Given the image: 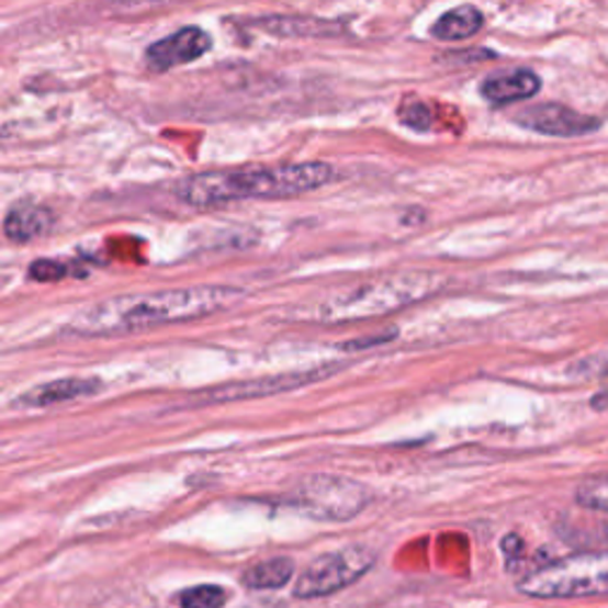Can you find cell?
<instances>
[{"instance_id": "1", "label": "cell", "mask_w": 608, "mask_h": 608, "mask_svg": "<svg viewBox=\"0 0 608 608\" xmlns=\"http://www.w3.org/2000/svg\"><path fill=\"white\" fill-rule=\"evenodd\" d=\"M245 297L240 288L191 285L93 302L71 316L67 333L81 338L124 336L226 312Z\"/></svg>"}, {"instance_id": "2", "label": "cell", "mask_w": 608, "mask_h": 608, "mask_svg": "<svg viewBox=\"0 0 608 608\" xmlns=\"http://www.w3.org/2000/svg\"><path fill=\"white\" fill-rule=\"evenodd\" d=\"M333 181H336V169L326 162L245 167L188 177L177 185V198L188 207L210 210L236 200L295 198Z\"/></svg>"}, {"instance_id": "3", "label": "cell", "mask_w": 608, "mask_h": 608, "mask_svg": "<svg viewBox=\"0 0 608 608\" xmlns=\"http://www.w3.org/2000/svg\"><path fill=\"white\" fill-rule=\"evenodd\" d=\"M444 288V277L432 271H402L390 277L357 283L345 291L330 293L316 307V318L326 324H350L393 314Z\"/></svg>"}, {"instance_id": "4", "label": "cell", "mask_w": 608, "mask_h": 608, "mask_svg": "<svg viewBox=\"0 0 608 608\" xmlns=\"http://www.w3.org/2000/svg\"><path fill=\"white\" fill-rule=\"evenodd\" d=\"M518 589L540 599L608 595V552H585L549 563L526 575Z\"/></svg>"}, {"instance_id": "5", "label": "cell", "mask_w": 608, "mask_h": 608, "mask_svg": "<svg viewBox=\"0 0 608 608\" xmlns=\"http://www.w3.org/2000/svg\"><path fill=\"white\" fill-rule=\"evenodd\" d=\"M371 492L350 477L312 475L293 492V504L318 520H350L367 509Z\"/></svg>"}, {"instance_id": "6", "label": "cell", "mask_w": 608, "mask_h": 608, "mask_svg": "<svg viewBox=\"0 0 608 608\" xmlns=\"http://www.w3.org/2000/svg\"><path fill=\"white\" fill-rule=\"evenodd\" d=\"M373 563H375V554L371 549L357 547V544L318 556L297 581L295 597L314 599V597L333 595V592H338L359 581Z\"/></svg>"}, {"instance_id": "7", "label": "cell", "mask_w": 608, "mask_h": 608, "mask_svg": "<svg viewBox=\"0 0 608 608\" xmlns=\"http://www.w3.org/2000/svg\"><path fill=\"white\" fill-rule=\"evenodd\" d=\"M338 369H340L338 364L336 367H316L309 371L281 373V375H269V379H257V381L230 383V385H219L212 390H202V393L188 399V407H205V404H226V402H243V399L291 393V390H297L302 385L328 379V375L336 373Z\"/></svg>"}, {"instance_id": "8", "label": "cell", "mask_w": 608, "mask_h": 608, "mask_svg": "<svg viewBox=\"0 0 608 608\" xmlns=\"http://www.w3.org/2000/svg\"><path fill=\"white\" fill-rule=\"evenodd\" d=\"M516 122L520 126L530 128L534 134L563 136V138L587 136L601 126V120L589 117V114H581L566 105H556V103H542V105L520 110L516 114Z\"/></svg>"}, {"instance_id": "9", "label": "cell", "mask_w": 608, "mask_h": 608, "mask_svg": "<svg viewBox=\"0 0 608 608\" xmlns=\"http://www.w3.org/2000/svg\"><path fill=\"white\" fill-rule=\"evenodd\" d=\"M212 48V36L200 26H183L171 36L155 41L146 50V63L155 71H167L198 60Z\"/></svg>"}, {"instance_id": "10", "label": "cell", "mask_w": 608, "mask_h": 608, "mask_svg": "<svg viewBox=\"0 0 608 608\" xmlns=\"http://www.w3.org/2000/svg\"><path fill=\"white\" fill-rule=\"evenodd\" d=\"M542 89L540 77L534 75L532 69H509V71H497V75H489L481 83V93L487 103L495 105H509L518 103V100H528Z\"/></svg>"}, {"instance_id": "11", "label": "cell", "mask_w": 608, "mask_h": 608, "mask_svg": "<svg viewBox=\"0 0 608 608\" xmlns=\"http://www.w3.org/2000/svg\"><path fill=\"white\" fill-rule=\"evenodd\" d=\"M100 387L103 385H100L95 379H65V381H53L29 390V393L22 395L18 402L22 407H50V404L95 395Z\"/></svg>"}, {"instance_id": "12", "label": "cell", "mask_w": 608, "mask_h": 608, "mask_svg": "<svg viewBox=\"0 0 608 608\" xmlns=\"http://www.w3.org/2000/svg\"><path fill=\"white\" fill-rule=\"evenodd\" d=\"M53 226V214L46 207L38 205H14L5 214V236L12 243H32L41 236H46Z\"/></svg>"}, {"instance_id": "13", "label": "cell", "mask_w": 608, "mask_h": 608, "mask_svg": "<svg viewBox=\"0 0 608 608\" xmlns=\"http://www.w3.org/2000/svg\"><path fill=\"white\" fill-rule=\"evenodd\" d=\"M483 24H485V18L481 10L473 5H461L444 12L442 18L430 26V34L438 41H463L481 32Z\"/></svg>"}, {"instance_id": "14", "label": "cell", "mask_w": 608, "mask_h": 608, "mask_svg": "<svg viewBox=\"0 0 608 608\" xmlns=\"http://www.w3.org/2000/svg\"><path fill=\"white\" fill-rule=\"evenodd\" d=\"M293 573L295 563L291 559H269L245 573L243 583L252 589H277L291 581Z\"/></svg>"}, {"instance_id": "15", "label": "cell", "mask_w": 608, "mask_h": 608, "mask_svg": "<svg viewBox=\"0 0 608 608\" xmlns=\"http://www.w3.org/2000/svg\"><path fill=\"white\" fill-rule=\"evenodd\" d=\"M575 499L585 509L595 511H608V473L606 475H592L587 481L577 485Z\"/></svg>"}, {"instance_id": "16", "label": "cell", "mask_w": 608, "mask_h": 608, "mask_svg": "<svg viewBox=\"0 0 608 608\" xmlns=\"http://www.w3.org/2000/svg\"><path fill=\"white\" fill-rule=\"evenodd\" d=\"M181 608H222L226 604V592L216 585H200L181 592Z\"/></svg>"}, {"instance_id": "17", "label": "cell", "mask_w": 608, "mask_h": 608, "mask_svg": "<svg viewBox=\"0 0 608 608\" xmlns=\"http://www.w3.org/2000/svg\"><path fill=\"white\" fill-rule=\"evenodd\" d=\"M397 114L404 124L416 128V132H426V128H430V124H432V114H430L428 105L424 103V100H418L414 95L404 98V103L399 105Z\"/></svg>"}, {"instance_id": "18", "label": "cell", "mask_w": 608, "mask_h": 608, "mask_svg": "<svg viewBox=\"0 0 608 608\" xmlns=\"http://www.w3.org/2000/svg\"><path fill=\"white\" fill-rule=\"evenodd\" d=\"M67 273V267L50 262V259H38L32 267H29V277L34 281H57Z\"/></svg>"}, {"instance_id": "19", "label": "cell", "mask_w": 608, "mask_h": 608, "mask_svg": "<svg viewBox=\"0 0 608 608\" xmlns=\"http://www.w3.org/2000/svg\"><path fill=\"white\" fill-rule=\"evenodd\" d=\"M502 547H504L506 556H518V554H520V549H523V542H520V540L516 538V534H509V538L504 540Z\"/></svg>"}]
</instances>
